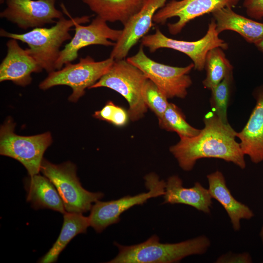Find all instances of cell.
I'll list each match as a JSON object with an SVG mask.
<instances>
[{"label": "cell", "instance_id": "1", "mask_svg": "<svg viewBox=\"0 0 263 263\" xmlns=\"http://www.w3.org/2000/svg\"><path fill=\"white\" fill-rule=\"evenodd\" d=\"M204 127L192 137H180L170 146V152L184 171H191L197 160L213 158L231 162L241 169L246 168L244 154L238 142L237 132L229 123L221 121L213 112L204 117Z\"/></svg>", "mask_w": 263, "mask_h": 263}, {"label": "cell", "instance_id": "2", "mask_svg": "<svg viewBox=\"0 0 263 263\" xmlns=\"http://www.w3.org/2000/svg\"><path fill=\"white\" fill-rule=\"evenodd\" d=\"M210 241L201 235L179 243H161L156 235L146 241L132 245L114 244L118 249L116 256L110 263H172L179 262L192 255L205 254L210 246Z\"/></svg>", "mask_w": 263, "mask_h": 263}, {"label": "cell", "instance_id": "3", "mask_svg": "<svg viewBox=\"0 0 263 263\" xmlns=\"http://www.w3.org/2000/svg\"><path fill=\"white\" fill-rule=\"evenodd\" d=\"M69 16V19L62 17L50 28H35L23 34L10 33L0 29V36L26 43L31 56L43 69L49 73L56 70L61 45L72 38L70 34L72 27L76 23H86L90 20L88 16L75 18Z\"/></svg>", "mask_w": 263, "mask_h": 263}, {"label": "cell", "instance_id": "4", "mask_svg": "<svg viewBox=\"0 0 263 263\" xmlns=\"http://www.w3.org/2000/svg\"><path fill=\"white\" fill-rule=\"evenodd\" d=\"M147 79L141 70L127 59L114 60L109 70L90 89L106 87L120 94L128 103L130 119L136 121L148 111L143 97Z\"/></svg>", "mask_w": 263, "mask_h": 263}, {"label": "cell", "instance_id": "5", "mask_svg": "<svg viewBox=\"0 0 263 263\" xmlns=\"http://www.w3.org/2000/svg\"><path fill=\"white\" fill-rule=\"evenodd\" d=\"M40 171L55 186L67 212H86L104 196L102 192H90L83 188L76 175V167L70 161L56 165L43 159Z\"/></svg>", "mask_w": 263, "mask_h": 263}, {"label": "cell", "instance_id": "6", "mask_svg": "<svg viewBox=\"0 0 263 263\" xmlns=\"http://www.w3.org/2000/svg\"><path fill=\"white\" fill-rule=\"evenodd\" d=\"M114 61L111 57L98 61L89 56L81 57L76 63H67L63 68L49 73L39 88L46 90L55 86H68L72 89L68 100L75 102L84 95L86 89H90L109 70Z\"/></svg>", "mask_w": 263, "mask_h": 263}, {"label": "cell", "instance_id": "7", "mask_svg": "<svg viewBox=\"0 0 263 263\" xmlns=\"http://www.w3.org/2000/svg\"><path fill=\"white\" fill-rule=\"evenodd\" d=\"M15 124L9 118L0 131V154L13 158L21 163L30 176L38 174L43 155L52 143L50 132L21 136L14 132Z\"/></svg>", "mask_w": 263, "mask_h": 263}, {"label": "cell", "instance_id": "8", "mask_svg": "<svg viewBox=\"0 0 263 263\" xmlns=\"http://www.w3.org/2000/svg\"><path fill=\"white\" fill-rule=\"evenodd\" d=\"M127 60L141 70L168 98H184L192 84L189 73L193 63L185 67L172 66L157 62L145 53L143 46Z\"/></svg>", "mask_w": 263, "mask_h": 263}, {"label": "cell", "instance_id": "9", "mask_svg": "<svg viewBox=\"0 0 263 263\" xmlns=\"http://www.w3.org/2000/svg\"><path fill=\"white\" fill-rule=\"evenodd\" d=\"M144 179L148 191L134 196L127 195L107 202L97 201L92 206L89 217L90 225L100 233L111 225L119 222L122 213L131 207L145 203L151 198L164 195L166 182L154 172L146 175Z\"/></svg>", "mask_w": 263, "mask_h": 263}, {"label": "cell", "instance_id": "10", "mask_svg": "<svg viewBox=\"0 0 263 263\" xmlns=\"http://www.w3.org/2000/svg\"><path fill=\"white\" fill-rule=\"evenodd\" d=\"M141 45L147 47L150 53L161 48L176 50L186 55L192 61L194 69L199 71L204 70L206 56L211 49L220 47L228 48V43L219 37L216 30V22L212 19L204 37L195 41H186L169 38L157 28L153 34L146 35L141 39Z\"/></svg>", "mask_w": 263, "mask_h": 263}, {"label": "cell", "instance_id": "11", "mask_svg": "<svg viewBox=\"0 0 263 263\" xmlns=\"http://www.w3.org/2000/svg\"><path fill=\"white\" fill-rule=\"evenodd\" d=\"M240 0H171L155 14L153 21L164 24L168 19L178 17V20L168 24L169 33L172 35L179 34L192 20L212 13L224 7H235Z\"/></svg>", "mask_w": 263, "mask_h": 263}, {"label": "cell", "instance_id": "12", "mask_svg": "<svg viewBox=\"0 0 263 263\" xmlns=\"http://www.w3.org/2000/svg\"><path fill=\"white\" fill-rule=\"evenodd\" d=\"M103 19L97 16L87 26L76 23L75 25V35L60 52L56 63V70L62 68L63 65L72 62L78 57L79 50L88 46L101 45L114 46L119 38L122 30L110 27Z\"/></svg>", "mask_w": 263, "mask_h": 263}, {"label": "cell", "instance_id": "13", "mask_svg": "<svg viewBox=\"0 0 263 263\" xmlns=\"http://www.w3.org/2000/svg\"><path fill=\"white\" fill-rule=\"evenodd\" d=\"M5 3L0 17L24 30L56 23L63 17L55 6L56 0H6Z\"/></svg>", "mask_w": 263, "mask_h": 263}, {"label": "cell", "instance_id": "14", "mask_svg": "<svg viewBox=\"0 0 263 263\" xmlns=\"http://www.w3.org/2000/svg\"><path fill=\"white\" fill-rule=\"evenodd\" d=\"M168 0H148L142 8L123 25L121 34L115 42L110 57L115 60L125 59L131 49L153 25L155 14Z\"/></svg>", "mask_w": 263, "mask_h": 263}, {"label": "cell", "instance_id": "15", "mask_svg": "<svg viewBox=\"0 0 263 263\" xmlns=\"http://www.w3.org/2000/svg\"><path fill=\"white\" fill-rule=\"evenodd\" d=\"M7 54L0 65V81H11L16 85L30 84L33 73L43 69L30 54L28 48H21L18 40L10 38L6 43Z\"/></svg>", "mask_w": 263, "mask_h": 263}, {"label": "cell", "instance_id": "16", "mask_svg": "<svg viewBox=\"0 0 263 263\" xmlns=\"http://www.w3.org/2000/svg\"><path fill=\"white\" fill-rule=\"evenodd\" d=\"M256 104L244 127L237 132L241 149L251 161L259 164L263 161V84L253 92Z\"/></svg>", "mask_w": 263, "mask_h": 263}, {"label": "cell", "instance_id": "17", "mask_svg": "<svg viewBox=\"0 0 263 263\" xmlns=\"http://www.w3.org/2000/svg\"><path fill=\"white\" fill-rule=\"evenodd\" d=\"M163 196V204L187 205L206 214L210 213L212 198L208 188L199 182L188 188L183 186V181L179 176L172 175L166 182Z\"/></svg>", "mask_w": 263, "mask_h": 263}, {"label": "cell", "instance_id": "18", "mask_svg": "<svg viewBox=\"0 0 263 263\" xmlns=\"http://www.w3.org/2000/svg\"><path fill=\"white\" fill-rule=\"evenodd\" d=\"M208 189L212 198L217 200L226 212L234 231L241 228V220H250L254 216L246 205L237 201L228 189L223 173L216 170L207 175Z\"/></svg>", "mask_w": 263, "mask_h": 263}, {"label": "cell", "instance_id": "19", "mask_svg": "<svg viewBox=\"0 0 263 263\" xmlns=\"http://www.w3.org/2000/svg\"><path fill=\"white\" fill-rule=\"evenodd\" d=\"M211 14L219 34L225 31H232L254 45L263 38V23L241 15L231 7L220 8Z\"/></svg>", "mask_w": 263, "mask_h": 263}, {"label": "cell", "instance_id": "20", "mask_svg": "<svg viewBox=\"0 0 263 263\" xmlns=\"http://www.w3.org/2000/svg\"><path fill=\"white\" fill-rule=\"evenodd\" d=\"M26 200L35 209L48 208L64 214L66 212L56 188L46 176L38 174L26 180Z\"/></svg>", "mask_w": 263, "mask_h": 263}, {"label": "cell", "instance_id": "21", "mask_svg": "<svg viewBox=\"0 0 263 263\" xmlns=\"http://www.w3.org/2000/svg\"><path fill=\"white\" fill-rule=\"evenodd\" d=\"M90 9L107 22H120L123 25L148 0H81Z\"/></svg>", "mask_w": 263, "mask_h": 263}, {"label": "cell", "instance_id": "22", "mask_svg": "<svg viewBox=\"0 0 263 263\" xmlns=\"http://www.w3.org/2000/svg\"><path fill=\"white\" fill-rule=\"evenodd\" d=\"M89 226V217L83 216L82 213L65 212L64 214L63 223L59 236L52 247L38 262H56L60 253L69 242L77 235L85 233Z\"/></svg>", "mask_w": 263, "mask_h": 263}, {"label": "cell", "instance_id": "23", "mask_svg": "<svg viewBox=\"0 0 263 263\" xmlns=\"http://www.w3.org/2000/svg\"><path fill=\"white\" fill-rule=\"evenodd\" d=\"M233 69L222 48L215 47L211 49L207 53L205 59L204 69L206 75L202 81L204 87L211 90L228 74L233 72Z\"/></svg>", "mask_w": 263, "mask_h": 263}, {"label": "cell", "instance_id": "24", "mask_svg": "<svg viewBox=\"0 0 263 263\" xmlns=\"http://www.w3.org/2000/svg\"><path fill=\"white\" fill-rule=\"evenodd\" d=\"M158 123L161 128L168 132H175L179 137H192L201 131L191 126L186 121L181 110L172 103H169L162 117L158 119Z\"/></svg>", "mask_w": 263, "mask_h": 263}, {"label": "cell", "instance_id": "25", "mask_svg": "<svg viewBox=\"0 0 263 263\" xmlns=\"http://www.w3.org/2000/svg\"><path fill=\"white\" fill-rule=\"evenodd\" d=\"M233 80V71L228 74L220 83L210 90V103L212 111L225 124L229 123L227 110Z\"/></svg>", "mask_w": 263, "mask_h": 263}, {"label": "cell", "instance_id": "26", "mask_svg": "<svg viewBox=\"0 0 263 263\" xmlns=\"http://www.w3.org/2000/svg\"><path fill=\"white\" fill-rule=\"evenodd\" d=\"M144 101L147 106L160 119L166 111L169 102L168 98L151 80L148 79L143 89Z\"/></svg>", "mask_w": 263, "mask_h": 263}, {"label": "cell", "instance_id": "27", "mask_svg": "<svg viewBox=\"0 0 263 263\" xmlns=\"http://www.w3.org/2000/svg\"><path fill=\"white\" fill-rule=\"evenodd\" d=\"M93 116L119 127L125 126L130 119L128 111L112 101H108L101 110L95 111Z\"/></svg>", "mask_w": 263, "mask_h": 263}, {"label": "cell", "instance_id": "28", "mask_svg": "<svg viewBox=\"0 0 263 263\" xmlns=\"http://www.w3.org/2000/svg\"><path fill=\"white\" fill-rule=\"evenodd\" d=\"M243 6L251 19L261 20L263 18V0H244Z\"/></svg>", "mask_w": 263, "mask_h": 263}, {"label": "cell", "instance_id": "29", "mask_svg": "<svg viewBox=\"0 0 263 263\" xmlns=\"http://www.w3.org/2000/svg\"><path fill=\"white\" fill-rule=\"evenodd\" d=\"M252 258L249 253H233L231 252L224 254L216 260L217 263H251Z\"/></svg>", "mask_w": 263, "mask_h": 263}, {"label": "cell", "instance_id": "30", "mask_svg": "<svg viewBox=\"0 0 263 263\" xmlns=\"http://www.w3.org/2000/svg\"><path fill=\"white\" fill-rule=\"evenodd\" d=\"M260 51L263 53V38L255 45Z\"/></svg>", "mask_w": 263, "mask_h": 263}, {"label": "cell", "instance_id": "31", "mask_svg": "<svg viewBox=\"0 0 263 263\" xmlns=\"http://www.w3.org/2000/svg\"><path fill=\"white\" fill-rule=\"evenodd\" d=\"M260 237H261V240H262V244H263V226L261 228V231H260Z\"/></svg>", "mask_w": 263, "mask_h": 263}, {"label": "cell", "instance_id": "32", "mask_svg": "<svg viewBox=\"0 0 263 263\" xmlns=\"http://www.w3.org/2000/svg\"><path fill=\"white\" fill-rule=\"evenodd\" d=\"M4 0H0V3H3V2H4Z\"/></svg>", "mask_w": 263, "mask_h": 263}]
</instances>
